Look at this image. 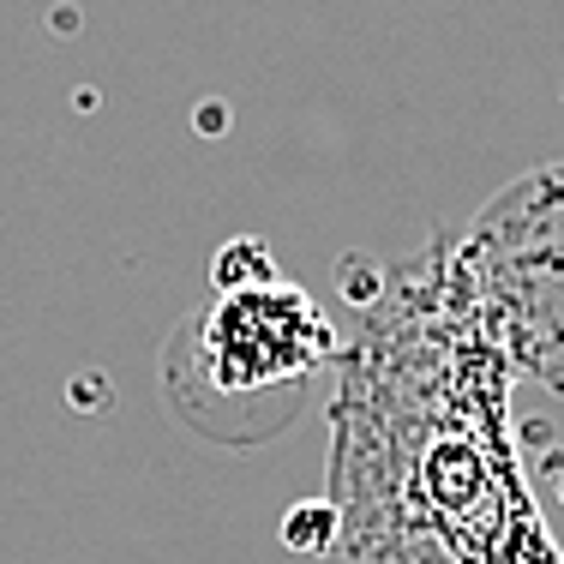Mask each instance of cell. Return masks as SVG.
Returning <instances> with one entry per match:
<instances>
[{"mask_svg": "<svg viewBox=\"0 0 564 564\" xmlns=\"http://www.w3.org/2000/svg\"><path fill=\"white\" fill-rule=\"evenodd\" d=\"M205 379L217 391H271L330 355V325L289 282H240L198 330Z\"/></svg>", "mask_w": 564, "mask_h": 564, "instance_id": "1", "label": "cell"}]
</instances>
